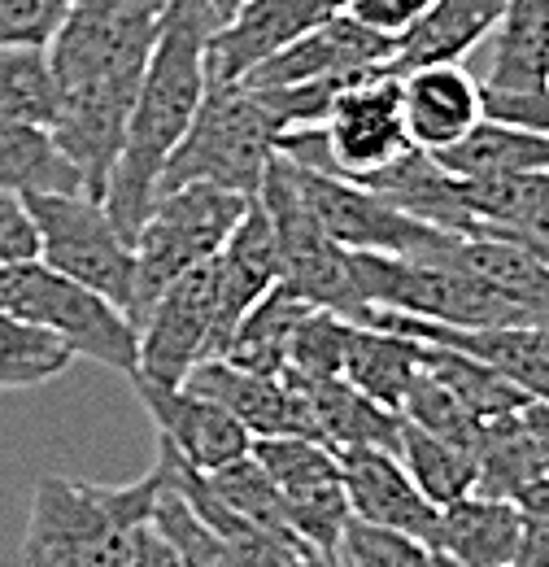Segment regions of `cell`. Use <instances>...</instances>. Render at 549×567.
<instances>
[{
  "mask_svg": "<svg viewBox=\"0 0 549 567\" xmlns=\"http://www.w3.org/2000/svg\"><path fill=\"white\" fill-rule=\"evenodd\" d=\"M336 458H341V481L353 519L406 533V537H418L432 546L441 506L427 502V494L414 485L411 472L402 467V458L393 450L358 445V450H341Z\"/></svg>",
  "mask_w": 549,
  "mask_h": 567,
  "instance_id": "18",
  "label": "cell"
},
{
  "mask_svg": "<svg viewBox=\"0 0 549 567\" xmlns=\"http://www.w3.org/2000/svg\"><path fill=\"white\" fill-rule=\"evenodd\" d=\"M214 358V262L166 284L139 319L136 375L184 384L197 362Z\"/></svg>",
  "mask_w": 549,
  "mask_h": 567,
  "instance_id": "13",
  "label": "cell"
},
{
  "mask_svg": "<svg viewBox=\"0 0 549 567\" xmlns=\"http://www.w3.org/2000/svg\"><path fill=\"white\" fill-rule=\"evenodd\" d=\"M310 306L301 297H292L283 284H274L271 292L245 310V319L231 328L227 337V350L218 358L245 367V371H258V375H283L288 371V350H292V332L301 323Z\"/></svg>",
  "mask_w": 549,
  "mask_h": 567,
  "instance_id": "31",
  "label": "cell"
},
{
  "mask_svg": "<svg viewBox=\"0 0 549 567\" xmlns=\"http://www.w3.org/2000/svg\"><path fill=\"white\" fill-rule=\"evenodd\" d=\"M519 511H524V524L546 528V533H549V476H546V481H537L528 494L519 497Z\"/></svg>",
  "mask_w": 549,
  "mask_h": 567,
  "instance_id": "45",
  "label": "cell"
},
{
  "mask_svg": "<svg viewBox=\"0 0 549 567\" xmlns=\"http://www.w3.org/2000/svg\"><path fill=\"white\" fill-rule=\"evenodd\" d=\"M258 202L271 218L274 245H279V284L301 297L305 306H323L336 310L353 323H366V297L358 288V267H353V249L336 245L319 218L310 210L301 184H297V166L274 153L267 162Z\"/></svg>",
  "mask_w": 549,
  "mask_h": 567,
  "instance_id": "7",
  "label": "cell"
},
{
  "mask_svg": "<svg viewBox=\"0 0 549 567\" xmlns=\"http://www.w3.org/2000/svg\"><path fill=\"white\" fill-rule=\"evenodd\" d=\"M432 550L458 567H519L524 555V511L510 497L463 494L441 506Z\"/></svg>",
  "mask_w": 549,
  "mask_h": 567,
  "instance_id": "23",
  "label": "cell"
},
{
  "mask_svg": "<svg viewBox=\"0 0 549 567\" xmlns=\"http://www.w3.org/2000/svg\"><path fill=\"white\" fill-rule=\"evenodd\" d=\"M449 175L458 179H493V175H519V171H549V132L515 127L484 114L480 127L467 132L458 144L432 153Z\"/></svg>",
  "mask_w": 549,
  "mask_h": 567,
  "instance_id": "28",
  "label": "cell"
},
{
  "mask_svg": "<svg viewBox=\"0 0 549 567\" xmlns=\"http://www.w3.org/2000/svg\"><path fill=\"white\" fill-rule=\"evenodd\" d=\"M432 9V0H344V13L358 18L362 27L380 31V35H402Z\"/></svg>",
  "mask_w": 549,
  "mask_h": 567,
  "instance_id": "42",
  "label": "cell"
},
{
  "mask_svg": "<svg viewBox=\"0 0 549 567\" xmlns=\"http://www.w3.org/2000/svg\"><path fill=\"white\" fill-rule=\"evenodd\" d=\"M484 114L515 123V127H532V132H549V83L532 87V92H488L484 87Z\"/></svg>",
  "mask_w": 549,
  "mask_h": 567,
  "instance_id": "43",
  "label": "cell"
},
{
  "mask_svg": "<svg viewBox=\"0 0 549 567\" xmlns=\"http://www.w3.org/2000/svg\"><path fill=\"white\" fill-rule=\"evenodd\" d=\"M319 567H349V564H344L341 555H323V564H319Z\"/></svg>",
  "mask_w": 549,
  "mask_h": 567,
  "instance_id": "48",
  "label": "cell"
},
{
  "mask_svg": "<svg viewBox=\"0 0 549 567\" xmlns=\"http://www.w3.org/2000/svg\"><path fill=\"white\" fill-rule=\"evenodd\" d=\"M218 22L222 18L214 13L209 0H170L162 13V31H157V44H153L144 79H139L127 136H123L114 171H110L105 197H101L110 218L118 223V231L132 245L157 202V184H162L170 153L193 127L197 105L206 96V49Z\"/></svg>",
  "mask_w": 549,
  "mask_h": 567,
  "instance_id": "2",
  "label": "cell"
},
{
  "mask_svg": "<svg viewBox=\"0 0 549 567\" xmlns=\"http://www.w3.org/2000/svg\"><path fill=\"white\" fill-rule=\"evenodd\" d=\"M157 454H162V463H166V485H162L157 506H153V524H157V533L170 542L175 559L184 567H245L231 555V546L193 511V502L175 489V481H170V458H166L162 445H157Z\"/></svg>",
  "mask_w": 549,
  "mask_h": 567,
  "instance_id": "35",
  "label": "cell"
},
{
  "mask_svg": "<svg viewBox=\"0 0 549 567\" xmlns=\"http://www.w3.org/2000/svg\"><path fill=\"white\" fill-rule=\"evenodd\" d=\"M402 79V118L411 144L441 153L476 132L484 118V83L463 62L418 66Z\"/></svg>",
  "mask_w": 549,
  "mask_h": 567,
  "instance_id": "20",
  "label": "cell"
},
{
  "mask_svg": "<svg viewBox=\"0 0 549 567\" xmlns=\"http://www.w3.org/2000/svg\"><path fill=\"white\" fill-rule=\"evenodd\" d=\"M454 258L480 276L488 288H497L506 301H515L537 323H549V262L532 249L501 240V236H458Z\"/></svg>",
  "mask_w": 549,
  "mask_h": 567,
  "instance_id": "29",
  "label": "cell"
},
{
  "mask_svg": "<svg viewBox=\"0 0 549 567\" xmlns=\"http://www.w3.org/2000/svg\"><path fill=\"white\" fill-rule=\"evenodd\" d=\"M519 567H549V533L546 528L524 524V555H519Z\"/></svg>",
  "mask_w": 549,
  "mask_h": 567,
  "instance_id": "46",
  "label": "cell"
},
{
  "mask_svg": "<svg viewBox=\"0 0 549 567\" xmlns=\"http://www.w3.org/2000/svg\"><path fill=\"white\" fill-rule=\"evenodd\" d=\"M166 4L170 0H74L49 44L58 74V118L49 132L96 202L118 162Z\"/></svg>",
  "mask_w": 549,
  "mask_h": 567,
  "instance_id": "1",
  "label": "cell"
},
{
  "mask_svg": "<svg viewBox=\"0 0 549 567\" xmlns=\"http://www.w3.org/2000/svg\"><path fill=\"white\" fill-rule=\"evenodd\" d=\"M31 258H40V231H35L31 206L27 197L0 188V267H18Z\"/></svg>",
  "mask_w": 549,
  "mask_h": 567,
  "instance_id": "41",
  "label": "cell"
},
{
  "mask_svg": "<svg viewBox=\"0 0 549 567\" xmlns=\"http://www.w3.org/2000/svg\"><path fill=\"white\" fill-rule=\"evenodd\" d=\"M292 162V157H288ZM297 166V162H292ZM297 184L310 202V210L319 218V227L353 254H389V258H436L441 249H449L458 236L441 231L414 214L397 210L393 202H384L380 193L328 175V171H310L297 166Z\"/></svg>",
  "mask_w": 549,
  "mask_h": 567,
  "instance_id": "11",
  "label": "cell"
},
{
  "mask_svg": "<svg viewBox=\"0 0 549 567\" xmlns=\"http://www.w3.org/2000/svg\"><path fill=\"white\" fill-rule=\"evenodd\" d=\"M371 193H380L384 202H393L397 210L414 214L441 231H454V236H476V218L463 202V179L449 175L427 148L411 144L402 157H393L389 166L353 179Z\"/></svg>",
  "mask_w": 549,
  "mask_h": 567,
  "instance_id": "24",
  "label": "cell"
},
{
  "mask_svg": "<svg viewBox=\"0 0 549 567\" xmlns=\"http://www.w3.org/2000/svg\"><path fill=\"white\" fill-rule=\"evenodd\" d=\"M454 245L441 249L436 258L353 254L358 288L366 297V310H393V315H411V319L441 323V328H510V323H537L515 301H506L497 288H488L480 276H472L454 258Z\"/></svg>",
  "mask_w": 549,
  "mask_h": 567,
  "instance_id": "5",
  "label": "cell"
},
{
  "mask_svg": "<svg viewBox=\"0 0 549 567\" xmlns=\"http://www.w3.org/2000/svg\"><path fill=\"white\" fill-rule=\"evenodd\" d=\"M74 0H0V44L49 49Z\"/></svg>",
  "mask_w": 549,
  "mask_h": 567,
  "instance_id": "40",
  "label": "cell"
},
{
  "mask_svg": "<svg viewBox=\"0 0 549 567\" xmlns=\"http://www.w3.org/2000/svg\"><path fill=\"white\" fill-rule=\"evenodd\" d=\"M0 118L53 127L58 118V74L49 49L0 44Z\"/></svg>",
  "mask_w": 549,
  "mask_h": 567,
  "instance_id": "34",
  "label": "cell"
},
{
  "mask_svg": "<svg viewBox=\"0 0 549 567\" xmlns=\"http://www.w3.org/2000/svg\"><path fill=\"white\" fill-rule=\"evenodd\" d=\"M344 13V0H240L209 35V79L240 83L279 49Z\"/></svg>",
  "mask_w": 549,
  "mask_h": 567,
  "instance_id": "14",
  "label": "cell"
},
{
  "mask_svg": "<svg viewBox=\"0 0 549 567\" xmlns=\"http://www.w3.org/2000/svg\"><path fill=\"white\" fill-rule=\"evenodd\" d=\"M0 306L49 337H58L74 358L101 362L110 371L136 375L139 328L101 292L83 288L62 271L44 267L40 258L0 267Z\"/></svg>",
  "mask_w": 549,
  "mask_h": 567,
  "instance_id": "6",
  "label": "cell"
},
{
  "mask_svg": "<svg viewBox=\"0 0 549 567\" xmlns=\"http://www.w3.org/2000/svg\"><path fill=\"white\" fill-rule=\"evenodd\" d=\"M27 206L35 218V231H40V262L79 280L92 292H101L136 323V245L118 231L105 202H96L87 193H40V197H27Z\"/></svg>",
  "mask_w": 549,
  "mask_h": 567,
  "instance_id": "9",
  "label": "cell"
},
{
  "mask_svg": "<svg viewBox=\"0 0 549 567\" xmlns=\"http://www.w3.org/2000/svg\"><path fill=\"white\" fill-rule=\"evenodd\" d=\"M74 354L44 328L9 315L0 306V393L4 389H35L66 371Z\"/></svg>",
  "mask_w": 549,
  "mask_h": 567,
  "instance_id": "36",
  "label": "cell"
},
{
  "mask_svg": "<svg viewBox=\"0 0 549 567\" xmlns=\"http://www.w3.org/2000/svg\"><path fill=\"white\" fill-rule=\"evenodd\" d=\"M393 35H380L362 27L358 18L336 13L323 27L305 31L288 49H279L262 66L245 74V87H288V83H310V79H344V74H375L389 71L393 62Z\"/></svg>",
  "mask_w": 549,
  "mask_h": 567,
  "instance_id": "16",
  "label": "cell"
},
{
  "mask_svg": "<svg viewBox=\"0 0 549 567\" xmlns=\"http://www.w3.org/2000/svg\"><path fill=\"white\" fill-rule=\"evenodd\" d=\"M132 567H184V564L175 559V550H170V542L157 533V524H148V528L139 533Z\"/></svg>",
  "mask_w": 549,
  "mask_h": 567,
  "instance_id": "44",
  "label": "cell"
},
{
  "mask_svg": "<svg viewBox=\"0 0 549 567\" xmlns=\"http://www.w3.org/2000/svg\"><path fill=\"white\" fill-rule=\"evenodd\" d=\"M274 141H279V123L253 87L209 79L197 118L184 132L179 148L170 153L157 193L184 184H218L258 197L267 162L274 157Z\"/></svg>",
  "mask_w": 549,
  "mask_h": 567,
  "instance_id": "4",
  "label": "cell"
},
{
  "mask_svg": "<svg viewBox=\"0 0 549 567\" xmlns=\"http://www.w3.org/2000/svg\"><path fill=\"white\" fill-rule=\"evenodd\" d=\"M418 371H423V341L402 337L393 328H380V323H353L349 328L341 375L371 402L402 411Z\"/></svg>",
  "mask_w": 549,
  "mask_h": 567,
  "instance_id": "26",
  "label": "cell"
},
{
  "mask_svg": "<svg viewBox=\"0 0 549 567\" xmlns=\"http://www.w3.org/2000/svg\"><path fill=\"white\" fill-rule=\"evenodd\" d=\"M349 328L353 319H344L336 310L310 306L292 332V350H288V371L310 375V380H332L344 371V346H349Z\"/></svg>",
  "mask_w": 549,
  "mask_h": 567,
  "instance_id": "37",
  "label": "cell"
},
{
  "mask_svg": "<svg viewBox=\"0 0 549 567\" xmlns=\"http://www.w3.org/2000/svg\"><path fill=\"white\" fill-rule=\"evenodd\" d=\"M393 454L402 458L411 481L436 506H449V502H458L463 494L476 489V454L463 450V445H449V441H441L432 432H423L406 415H402V436H397Z\"/></svg>",
  "mask_w": 549,
  "mask_h": 567,
  "instance_id": "32",
  "label": "cell"
},
{
  "mask_svg": "<svg viewBox=\"0 0 549 567\" xmlns=\"http://www.w3.org/2000/svg\"><path fill=\"white\" fill-rule=\"evenodd\" d=\"M402 415H406L411 424L423 427V432H432V436H441V441L463 445V450L476 454V436H480L484 420L467 415L463 402H458L441 380H432L427 371H418V380L411 384V393H406V402H402Z\"/></svg>",
  "mask_w": 549,
  "mask_h": 567,
  "instance_id": "38",
  "label": "cell"
},
{
  "mask_svg": "<svg viewBox=\"0 0 549 567\" xmlns=\"http://www.w3.org/2000/svg\"><path fill=\"white\" fill-rule=\"evenodd\" d=\"M366 323L393 328L402 337L427 341V346H449L458 354L480 358L484 367H493L501 380H510L524 398L549 402V323H510V328H441V323H423L411 315H393V310H371Z\"/></svg>",
  "mask_w": 549,
  "mask_h": 567,
  "instance_id": "15",
  "label": "cell"
},
{
  "mask_svg": "<svg viewBox=\"0 0 549 567\" xmlns=\"http://www.w3.org/2000/svg\"><path fill=\"white\" fill-rule=\"evenodd\" d=\"M201 398L218 402L253 441L258 436H305V415L283 375H258L227 358H206L184 380Z\"/></svg>",
  "mask_w": 549,
  "mask_h": 567,
  "instance_id": "22",
  "label": "cell"
},
{
  "mask_svg": "<svg viewBox=\"0 0 549 567\" xmlns=\"http://www.w3.org/2000/svg\"><path fill=\"white\" fill-rule=\"evenodd\" d=\"M279 284V245L262 202L249 197L227 245L214 254V358L227 350L231 328Z\"/></svg>",
  "mask_w": 549,
  "mask_h": 567,
  "instance_id": "19",
  "label": "cell"
},
{
  "mask_svg": "<svg viewBox=\"0 0 549 567\" xmlns=\"http://www.w3.org/2000/svg\"><path fill=\"white\" fill-rule=\"evenodd\" d=\"M423 371H427L432 380H441V384L463 402V411L476 415V420H497V415L519 411L524 402H532V398H524L510 380H501L493 367H484L480 358L458 354V350H449V346H427V341H423Z\"/></svg>",
  "mask_w": 549,
  "mask_h": 567,
  "instance_id": "33",
  "label": "cell"
},
{
  "mask_svg": "<svg viewBox=\"0 0 549 567\" xmlns=\"http://www.w3.org/2000/svg\"><path fill=\"white\" fill-rule=\"evenodd\" d=\"M249 454L262 463L279 489L292 533L319 555H336L349 528V497L341 481V458L314 436H258Z\"/></svg>",
  "mask_w": 549,
  "mask_h": 567,
  "instance_id": "12",
  "label": "cell"
},
{
  "mask_svg": "<svg viewBox=\"0 0 549 567\" xmlns=\"http://www.w3.org/2000/svg\"><path fill=\"white\" fill-rule=\"evenodd\" d=\"M166 485L157 454L153 472L132 485H92L66 476H40L22 537L27 567H132L139 533L153 524V506Z\"/></svg>",
  "mask_w": 549,
  "mask_h": 567,
  "instance_id": "3",
  "label": "cell"
},
{
  "mask_svg": "<svg viewBox=\"0 0 549 567\" xmlns=\"http://www.w3.org/2000/svg\"><path fill=\"white\" fill-rule=\"evenodd\" d=\"M506 0H432V9L397 35L389 74H411L418 66L463 62L484 35H493Z\"/></svg>",
  "mask_w": 549,
  "mask_h": 567,
  "instance_id": "25",
  "label": "cell"
},
{
  "mask_svg": "<svg viewBox=\"0 0 549 567\" xmlns=\"http://www.w3.org/2000/svg\"><path fill=\"white\" fill-rule=\"evenodd\" d=\"M136 398L144 402L148 420L157 424V441H166L188 467L214 472L249 454L253 436L236 424L218 402L201 398L188 384H153L144 375H132Z\"/></svg>",
  "mask_w": 549,
  "mask_h": 567,
  "instance_id": "17",
  "label": "cell"
},
{
  "mask_svg": "<svg viewBox=\"0 0 549 567\" xmlns=\"http://www.w3.org/2000/svg\"><path fill=\"white\" fill-rule=\"evenodd\" d=\"M436 567H458V564H449V559H445V555H436Z\"/></svg>",
  "mask_w": 549,
  "mask_h": 567,
  "instance_id": "49",
  "label": "cell"
},
{
  "mask_svg": "<svg viewBox=\"0 0 549 567\" xmlns=\"http://www.w3.org/2000/svg\"><path fill=\"white\" fill-rule=\"evenodd\" d=\"M245 206H249L245 193H231L218 184H184V188L157 193V202L136 236L139 319L166 284L214 262V254L227 245Z\"/></svg>",
  "mask_w": 549,
  "mask_h": 567,
  "instance_id": "10",
  "label": "cell"
},
{
  "mask_svg": "<svg viewBox=\"0 0 549 567\" xmlns=\"http://www.w3.org/2000/svg\"><path fill=\"white\" fill-rule=\"evenodd\" d=\"M209 4H214V13H218V18H227V13H231L240 0H209Z\"/></svg>",
  "mask_w": 549,
  "mask_h": 567,
  "instance_id": "47",
  "label": "cell"
},
{
  "mask_svg": "<svg viewBox=\"0 0 549 567\" xmlns=\"http://www.w3.org/2000/svg\"><path fill=\"white\" fill-rule=\"evenodd\" d=\"M301 415H305V436L323 441L332 454L358 450V445H375V450H397L402 436V411H389L380 402H371L366 393H358L344 375L332 380H310L297 371H283Z\"/></svg>",
  "mask_w": 549,
  "mask_h": 567,
  "instance_id": "21",
  "label": "cell"
},
{
  "mask_svg": "<svg viewBox=\"0 0 549 567\" xmlns=\"http://www.w3.org/2000/svg\"><path fill=\"white\" fill-rule=\"evenodd\" d=\"M336 555L349 567H436V550L427 542L393 533V528L362 524V519H349Z\"/></svg>",
  "mask_w": 549,
  "mask_h": 567,
  "instance_id": "39",
  "label": "cell"
},
{
  "mask_svg": "<svg viewBox=\"0 0 549 567\" xmlns=\"http://www.w3.org/2000/svg\"><path fill=\"white\" fill-rule=\"evenodd\" d=\"M549 83V0H506L493 27L488 92H532Z\"/></svg>",
  "mask_w": 549,
  "mask_h": 567,
  "instance_id": "27",
  "label": "cell"
},
{
  "mask_svg": "<svg viewBox=\"0 0 549 567\" xmlns=\"http://www.w3.org/2000/svg\"><path fill=\"white\" fill-rule=\"evenodd\" d=\"M0 188L18 197L87 193L83 175L62 153V144L53 141V132L35 123H13V118H0Z\"/></svg>",
  "mask_w": 549,
  "mask_h": 567,
  "instance_id": "30",
  "label": "cell"
},
{
  "mask_svg": "<svg viewBox=\"0 0 549 567\" xmlns=\"http://www.w3.org/2000/svg\"><path fill=\"white\" fill-rule=\"evenodd\" d=\"M411 148L402 118V79L389 71L349 83L319 127H297L274 141V153L297 166L362 179Z\"/></svg>",
  "mask_w": 549,
  "mask_h": 567,
  "instance_id": "8",
  "label": "cell"
}]
</instances>
